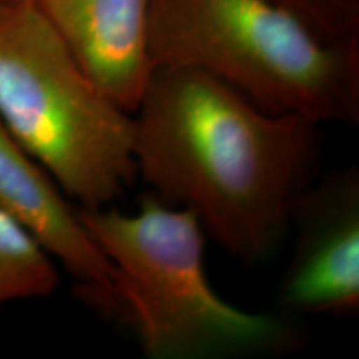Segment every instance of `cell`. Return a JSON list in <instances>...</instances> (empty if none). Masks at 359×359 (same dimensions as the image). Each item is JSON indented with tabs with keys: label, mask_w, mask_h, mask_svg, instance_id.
I'll return each instance as SVG.
<instances>
[{
	"label": "cell",
	"mask_w": 359,
	"mask_h": 359,
	"mask_svg": "<svg viewBox=\"0 0 359 359\" xmlns=\"http://www.w3.org/2000/svg\"><path fill=\"white\" fill-rule=\"evenodd\" d=\"M137 178L191 212L231 258L255 266L280 248L320 161V125L271 114L187 67H154L133 111Z\"/></svg>",
	"instance_id": "1"
},
{
	"label": "cell",
	"mask_w": 359,
	"mask_h": 359,
	"mask_svg": "<svg viewBox=\"0 0 359 359\" xmlns=\"http://www.w3.org/2000/svg\"><path fill=\"white\" fill-rule=\"evenodd\" d=\"M88 231L120 276L125 325L150 359L258 358L302 348L285 314L250 313L213 290L198 218L155 193L137 213L80 208Z\"/></svg>",
	"instance_id": "2"
},
{
	"label": "cell",
	"mask_w": 359,
	"mask_h": 359,
	"mask_svg": "<svg viewBox=\"0 0 359 359\" xmlns=\"http://www.w3.org/2000/svg\"><path fill=\"white\" fill-rule=\"evenodd\" d=\"M151 65L213 75L271 114L359 122L358 40L321 37L278 0H150Z\"/></svg>",
	"instance_id": "3"
},
{
	"label": "cell",
	"mask_w": 359,
	"mask_h": 359,
	"mask_svg": "<svg viewBox=\"0 0 359 359\" xmlns=\"http://www.w3.org/2000/svg\"><path fill=\"white\" fill-rule=\"evenodd\" d=\"M0 123L80 208L137 180L133 114L79 64L35 0L0 2Z\"/></svg>",
	"instance_id": "4"
},
{
	"label": "cell",
	"mask_w": 359,
	"mask_h": 359,
	"mask_svg": "<svg viewBox=\"0 0 359 359\" xmlns=\"http://www.w3.org/2000/svg\"><path fill=\"white\" fill-rule=\"evenodd\" d=\"M290 226L291 262L278 303L285 316L359 313V170L333 168L299 193Z\"/></svg>",
	"instance_id": "5"
},
{
	"label": "cell",
	"mask_w": 359,
	"mask_h": 359,
	"mask_svg": "<svg viewBox=\"0 0 359 359\" xmlns=\"http://www.w3.org/2000/svg\"><path fill=\"white\" fill-rule=\"evenodd\" d=\"M0 208L75 278L85 304L125 323L120 276L85 224L80 206L0 123Z\"/></svg>",
	"instance_id": "6"
},
{
	"label": "cell",
	"mask_w": 359,
	"mask_h": 359,
	"mask_svg": "<svg viewBox=\"0 0 359 359\" xmlns=\"http://www.w3.org/2000/svg\"><path fill=\"white\" fill-rule=\"evenodd\" d=\"M79 64L111 100L133 114L151 65L150 0H35Z\"/></svg>",
	"instance_id": "7"
},
{
	"label": "cell",
	"mask_w": 359,
	"mask_h": 359,
	"mask_svg": "<svg viewBox=\"0 0 359 359\" xmlns=\"http://www.w3.org/2000/svg\"><path fill=\"white\" fill-rule=\"evenodd\" d=\"M58 281L55 259L0 208V313L12 302L47 298Z\"/></svg>",
	"instance_id": "8"
},
{
	"label": "cell",
	"mask_w": 359,
	"mask_h": 359,
	"mask_svg": "<svg viewBox=\"0 0 359 359\" xmlns=\"http://www.w3.org/2000/svg\"><path fill=\"white\" fill-rule=\"evenodd\" d=\"M341 11H343L349 19L358 22V12H359V6H358V0H336Z\"/></svg>",
	"instance_id": "9"
},
{
	"label": "cell",
	"mask_w": 359,
	"mask_h": 359,
	"mask_svg": "<svg viewBox=\"0 0 359 359\" xmlns=\"http://www.w3.org/2000/svg\"><path fill=\"white\" fill-rule=\"evenodd\" d=\"M0 2H4V0H0Z\"/></svg>",
	"instance_id": "10"
}]
</instances>
